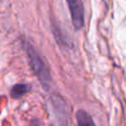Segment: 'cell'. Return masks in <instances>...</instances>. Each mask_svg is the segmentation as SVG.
Here are the masks:
<instances>
[{
  "instance_id": "6da1fadb",
  "label": "cell",
  "mask_w": 126,
  "mask_h": 126,
  "mask_svg": "<svg viewBox=\"0 0 126 126\" xmlns=\"http://www.w3.org/2000/svg\"><path fill=\"white\" fill-rule=\"evenodd\" d=\"M25 48H26V51H27V54L30 60V65L33 73L35 74L39 82L41 83L42 87L45 90H48L50 86V82H51V76H50V73H49V70L46 64L44 63V61L42 60L38 52L34 49V47L31 43L25 42Z\"/></svg>"
},
{
  "instance_id": "7a4b0ae2",
  "label": "cell",
  "mask_w": 126,
  "mask_h": 126,
  "mask_svg": "<svg viewBox=\"0 0 126 126\" xmlns=\"http://www.w3.org/2000/svg\"><path fill=\"white\" fill-rule=\"evenodd\" d=\"M74 28L80 30L84 26V5L82 0H66Z\"/></svg>"
},
{
  "instance_id": "3957f363",
  "label": "cell",
  "mask_w": 126,
  "mask_h": 126,
  "mask_svg": "<svg viewBox=\"0 0 126 126\" xmlns=\"http://www.w3.org/2000/svg\"><path fill=\"white\" fill-rule=\"evenodd\" d=\"M76 119L78 126H95L92 117L85 110H79L76 113Z\"/></svg>"
},
{
  "instance_id": "277c9868",
  "label": "cell",
  "mask_w": 126,
  "mask_h": 126,
  "mask_svg": "<svg viewBox=\"0 0 126 126\" xmlns=\"http://www.w3.org/2000/svg\"><path fill=\"white\" fill-rule=\"evenodd\" d=\"M29 91H30V86L29 85H27V84H17L12 88L11 95L14 98H18V97L24 95Z\"/></svg>"
}]
</instances>
